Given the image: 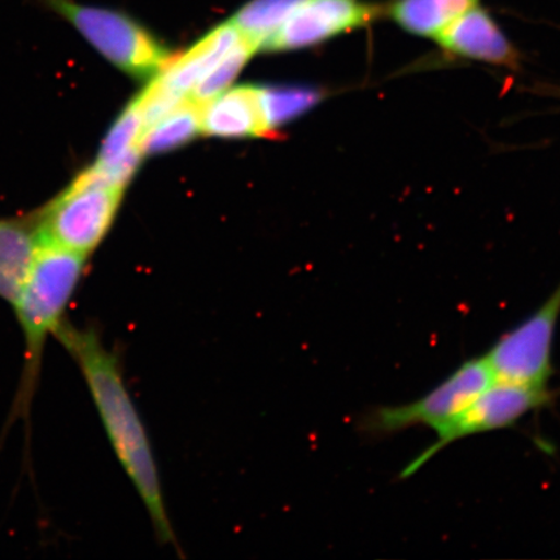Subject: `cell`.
Masks as SVG:
<instances>
[{
	"label": "cell",
	"instance_id": "cell-2",
	"mask_svg": "<svg viewBox=\"0 0 560 560\" xmlns=\"http://www.w3.org/2000/svg\"><path fill=\"white\" fill-rule=\"evenodd\" d=\"M86 261L88 256L58 245H39L30 276L12 305L23 332L24 365L11 420L31 415L47 341L65 325L68 307L79 289Z\"/></svg>",
	"mask_w": 560,
	"mask_h": 560
},
{
	"label": "cell",
	"instance_id": "cell-10",
	"mask_svg": "<svg viewBox=\"0 0 560 560\" xmlns=\"http://www.w3.org/2000/svg\"><path fill=\"white\" fill-rule=\"evenodd\" d=\"M243 38L233 21H225L202 35L185 52L172 55L163 70L151 81L166 93L188 101L194 89Z\"/></svg>",
	"mask_w": 560,
	"mask_h": 560
},
{
	"label": "cell",
	"instance_id": "cell-1",
	"mask_svg": "<svg viewBox=\"0 0 560 560\" xmlns=\"http://www.w3.org/2000/svg\"><path fill=\"white\" fill-rule=\"evenodd\" d=\"M55 338L80 368L104 430L149 511L159 540L165 545L177 544L150 439L126 387L118 357L103 345L94 328H77L66 320Z\"/></svg>",
	"mask_w": 560,
	"mask_h": 560
},
{
	"label": "cell",
	"instance_id": "cell-14",
	"mask_svg": "<svg viewBox=\"0 0 560 560\" xmlns=\"http://www.w3.org/2000/svg\"><path fill=\"white\" fill-rule=\"evenodd\" d=\"M201 132V105L187 101L144 131L140 150L158 155L185 145Z\"/></svg>",
	"mask_w": 560,
	"mask_h": 560
},
{
	"label": "cell",
	"instance_id": "cell-12",
	"mask_svg": "<svg viewBox=\"0 0 560 560\" xmlns=\"http://www.w3.org/2000/svg\"><path fill=\"white\" fill-rule=\"evenodd\" d=\"M40 245L34 215L0 217V300L15 304Z\"/></svg>",
	"mask_w": 560,
	"mask_h": 560
},
{
	"label": "cell",
	"instance_id": "cell-4",
	"mask_svg": "<svg viewBox=\"0 0 560 560\" xmlns=\"http://www.w3.org/2000/svg\"><path fill=\"white\" fill-rule=\"evenodd\" d=\"M124 188L107 184L86 167L33 213L40 243L89 257L114 223Z\"/></svg>",
	"mask_w": 560,
	"mask_h": 560
},
{
	"label": "cell",
	"instance_id": "cell-7",
	"mask_svg": "<svg viewBox=\"0 0 560 560\" xmlns=\"http://www.w3.org/2000/svg\"><path fill=\"white\" fill-rule=\"evenodd\" d=\"M560 317V283L540 307L503 334L485 354L495 381L549 385Z\"/></svg>",
	"mask_w": 560,
	"mask_h": 560
},
{
	"label": "cell",
	"instance_id": "cell-13",
	"mask_svg": "<svg viewBox=\"0 0 560 560\" xmlns=\"http://www.w3.org/2000/svg\"><path fill=\"white\" fill-rule=\"evenodd\" d=\"M480 0H390L384 19L415 37L435 39L455 19L479 5Z\"/></svg>",
	"mask_w": 560,
	"mask_h": 560
},
{
	"label": "cell",
	"instance_id": "cell-8",
	"mask_svg": "<svg viewBox=\"0 0 560 560\" xmlns=\"http://www.w3.org/2000/svg\"><path fill=\"white\" fill-rule=\"evenodd\" d=\"M384 19V7L368 0H303L262 51L285 52L325 44Z\"/></svg>",
	"mask_w": 560,
	"mask_h": 560
},
{
	"label": "cell",
	"instance_id": "cell-17",
	"mask_svg": "<svg viewBox=\"0 0 560 560\" xmlns=\"http://www.w3.org/2000/svg\"><path fill=\"white\" fill-rule=\"evenodd\" d=\"M258 51V48L247 38H243L225 58L220 61L212 72H210L198 86H196L190 95V101L196 104L205 105L209 101L214 100L230 89L237 75L247 65L250 56Z\"/></svg>",
	"mask_w": 560,
	"mask_h": 560
},
{
	"label": "cell",
	"instance_id": "cell-5",
	"mask_svg": "<svg viewBox=\"0 0 560 560\" xmlns=\"http://www.w3.org/2000/svg\"><path fill=\"white\" fill-rule=\"evenodd\" d=\"M558 396L559 390L550 389L549 385L494 381L458 417L436 432V440L404 468L400 478H410L459 440L510 429L529 412L550 405Z\"/></svg>",
	"mask_w": 560,
	"mask_h": 560
},
{
	"label": "cell",
	"instance_id": "cell-15",
	"mask_svg": "<svg viewBox=\"0 0 560 560\" xmlns=\"http://www.w3.org/2000/svg\"><path fill=\"white\" fill-rule=\"evenodd\" d=\"M303 0H249L230 20L245 38L261 50Z\"/></svg>",
	"mask_w": 560,
	"mask_h": 560
},
{
	"label": "cell",
	"instance_id": "cell-11",
	"mask_svg": "<svg viewBox=\"0 0 560 560\" xmlns=\"http://www.w3.org/2000/svg\"><path fill=\"white\" fill-rule=\"evenodd\" d=\"M201 132L220 138L270 136L264 120L260 88H231L201 105Z\"/></svg>",
	"mask_w": 560,
	"mask_h": 560
},
{
	"label": "cell",
	"instance_id": "cell-3",
	"mask_svg": "<svg viewBox=\"0 0 560 560\" xmlns=\"http://www.w3.org/2000/svg\"><path fill=\"white\" fill-rule=\"evenodd\" d=\"M23 2L66 21L97 54L132 79H155L171 59L163 42L124 11L77 0Z\"/></svg>",
	"mask_w": 560,
	"mask_h": 560
},
{
	"label": "cell",
	"instance_id": "cell-6",
	"mask_svg": "<svg viewBox=\"0 0 560 560\" xmlns=\"http://www.w3.org/2000/svg\"><path fill=\"white\" fill-rule=\"evenodd\" d=\"M494 381L485 355L474 357L417 400L374 409L363 422V430L374 436L396 435L415 427L438 432Z\"/></svg>",
	"mask_w": 560,
	"mask_h": 560
},
{
	"label": "cell",
	"instance_id": "cell-9",
	"mask_svg": "<svg viewBox=\"0 0 560 560\" xmlns=\"http://www.w3.org/2000/svg\"><path fill=\"white\" fill-rule=\"evenodd\" d=\"M433 40L447 58L510 70L521 67L520 50L480 4L455 19Z\"/></svg>",
	"mask_w": 560,
	"mask_h": 560
},
{
	"label": "cell",
	"instance_id": "cell-16",
	"mask_svg": "<svg viewBox=\"0 0 560 560\" xmlns=\"http://www.w3.org/2000/svg\"><path fill=\"white\" fill-rule=\"evenodd\" d=\"M261 108L266 128L270 135L279 126L305 114L324 97L322 91L312 88H260Z\"/></svg>",
	"mask_w": 560,
	"mask_h": 560
}]
</instances>
